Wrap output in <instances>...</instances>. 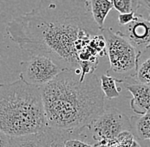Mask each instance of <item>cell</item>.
I'll use <instances>...</instances> for the list:
<instances>
[{"instance_id": "6da1fadb", "label": "cell", "mask_w": 150, "mask_h": 147, "mask_svg": "<svg viewBox=\"0 0 150 147\" xmlns=\"http://www.w3.org/2000/svg\"><path fill=\"white\" fill-rule=\"evenodd\" d=\"M6 32L23 53L46 55L63 69L83 75L94 73L107 53L88 0H39L37 7L9 21Z\"/></svg>"}, {"instance_id": "7a4b0ae2", "label": "cell", "mask_w": 150, "mask_h": 147, "mask_svg": "<svg viewBox=\"0 0 150 147\" xmlns=\"http://www.w3.org/2000/svg\"><path fill=\"white\" fill-rule=\"evenodd\" d=\"M39 89L47 127L69 139L91 127L105 110V95L95 73L66 69Z\"/></svg>"}, {"instance_id": "3957f363", "label": "cell", "mask_w": 150, "mask_h": 147, "mask_svg": "<svg viewBox=\"0 0 150 147\" xmlns=\"http://www.w3.org/2000/svg\"><path fill=\"white\" fill-rule=\"evenodd\" d=\"M46 128L39 88L21 79L0 85V131L14 137L38 134Z\"/></svg>"}, {"instance_id": "277c9868", "label": "cell", "mask_w": 150, "mask_h": 147, "mask_svg": "<svg viewBox=\"0 0 150 147\" xmlns=\"http://www.w3.org/2000/svg\"><path fill=\"white\" fill-rule=\"evenodd\" d=\"M102 33L106 40L107 54L110 63L108 72L112 71L120 75L135 73L137 60L136 49L125 38L111 28H103Z\"/></svg>"}, {"instance_id": "5b68a950", "label": "cell", "mask_w": 150, "mask_h": 147, "mask_svg": "<svg viewBox=\"0 0 150 147\" xmlns=\"http://www.w3.org/2000/svg\"><path fill=\"white\" fill-rule=\"evenodd\" d=\"M28 56L27 60L21 63L20 77L32 86L41 88L66 70L46 55L33 54Z\"/></svg>"}, {"instance_id": "8992f818", "label": "cell", "mask_w": 150, "mask_h": 147, "mask_svg": "<svg viewBox=\"0 0 150 147\" xmlns=\"http://www.w3.org/2000/svg\"><path fill=\"white\" fill-rule=\"evenodd\" d=\"M91 127L93 139L98 147H107L120 134L131 131L130 119L114 107L105 109Z\"/></svg>"}, {"instance_id": "52a82bcc", "label": "cell", "mask_w": 150, "mask_h": 147, "mask_svg": "<svg viewBox=\"0 0 150 147\" xmlns=\"http://www.w3.org/2000/svg\"><path fill=\"white\" fill-rule=\"evenodd\" d=\"M125 38L139 54L150 47V20L136 15L131 23L120 26L117 32Z\"/></svg>"}, {"instance_id": "ba28073f", "label": "cell", "mask_w": 150, "mask_h": 147, "mask_svg": "<svg viewBox=\"0 0 150 147\" xmlns=\"http://www.w3.org/2000/svg\"><path fill=\"white\" fill-rule=\"evenodd\" d=\"M126 89L132 99L131 108L137 115H142L150 110V83H125Z\"/></svg>"}, {"instance_id": "9c48e42d", "label": "cell", "mask_w": 150, "mask_h": 147, "mask_svg": "<svg viewBox=\"0 0 150 147\" xmlns=\"http://www.w3.org/2000/svg\"><path fill=\"white\" fill-rule=\"evenodd\" d=\"M131 133L138 139L150 141V110L142 114L131 117Z\"/></svg>"}, {"instance_id": "30bf717a", "label": "cell", "mask_w": 150, "mask_h": 147, "mask_svg": "<svg viewBox=\"0 0 150 147\" xmlns=\"http://www.w3.org/2000/svg\"><path fill=\"white\" fill-rule=\"evenodd\" d=\"M131 78L137 83H150V47L137 54L136 71Z\"/></svg>"}, {"instance_id": "8fae6325", "label": "cell", "mask_w": 150, "mask_h": 147, "mask_svg": "<svg viewBox=\"0 0 150 147\" xmlns=\"http://www.w3.org/2000/svg\"><path fill=\"white\" fill-rule=\"evenodd\" d=\"M38 135L39 147H66V141L70 139L64 134L48 127Z\"/></svg>"}, {"instance_id": "7c38bea8", "label": "cell", "mask_w": 150, "mask_h": 147, "mask_svg": "<svg viewBox=\"0 0 150 147\" xmlns=\"http://www.w3.org/2000/svg\"><path fill=\"white\" fill-rule=\"evenodd\" d=\"M92 16L101 30L108 15L113 8L112 0H88Z\"/></svg>"}, {"instance_id": "4fadbf2b", "label": "cell", "mask_w": 150, "mask_h": 147, "mask_svg": "<svg viewBox=\"0 0 150 147\" xmlns=\"http://www.w3.org/2000/svg\"><path fill=\"white\" fill-rule=\"evenodd\" d=\"M101 89L106 98L112 100L120 96V92L118 89L117 83H121L122 80H117L108 74H103L100 79Z\"/></svg>"}, {"instance_id": "5bb4252c", "label": "cell", "mask_w": 150, "mask_h": 147, "mask_svg": "<svg viewBox=\"0 0 150 147\" xmlns=\"http://www.w3.org/2000/svg\"><path fill=\"white\" fill-rule=\"evenodd\" d=\"M10 147H39L38 135L34 134L11 137Z\"/></svg>"}, {"instance_id": "9a60e30c", "label": "cell", "mask_w": 150, "mask_h": 147, "mask_svg": "<svg viewBox=\"0 0 150 147\" xmlns=\"http://www.w3.org/2000/svg\"><path fill=\"white\" fill-rule=\"evenodd\" d=\"M113 8L120 14L136 12L139 6L138 0H112Z\"/></svg>"}, {"instance_id": "2e32d148", "label": "cell", "mask_w": 150, "mask_h": 147, "mask_svg": "<svg viewBox=\"0 0 150 147\" xmlns=\"http://www.w3.org/2000/svg\"><path fill=\"white\" fill-rule=\"evenodd\" d=\"M135 140V136L131 131H125L111 141L107 147H131Z\"/></svg>"}, {"instance_id": "e0dca14e", "label": "cell", "mask_w": 150, "mask_h": 147, "mask_svg": "<svg viewBox=\"0 0 150 147\" xmlns=\"http://www.w3.org/2000/svg\"><path fill=\"white\" fill-rule=\"evenodd\" d=\"M136 17V12H131V13H124L120 14L118 16V20L120 23V26H125L131 21Z\"/></svg>"}, {"instance_id": "ac0fdd59", "label": "cell", "mask_w": 150, "mask_h": 147, "mask_svg": "<svg viewBox=\"0 0 150 147\" xmlns=\"http://www.w3.org/2000/svg\"><path fill=\"white\" fill-rule=\"evenodd\" d=\"M66 147H98L96 145H91L82 140H79L76 139H70L66 141Z\"/></svg>"}, {"instance_id": "d6986e66", "label": "cell", "mask_w": 150, "mask_h": 147, "mask_svg": "<svg viewBox=\"0 0 150 147\" xmlns=\"http://www.w3.org/2000/svg\"><path fill=\"white\" fill-rule=\"evenodd\" d=\"M11 136L0 131V147H10Z\"/></svg>"}, {"instance_id": "ffe728a7", "label": "cell", "mask_w": 150, "mask_h": 147, "mask_svg": "<svg viewBox=\"0 0 150 147\" xmlns=\"http://www.w3.org/2000/svg\"><path fill=\"white\" fill-rule=\"evenodd\" d=\"M139 1V6L147 9L150 12V0H138Z\"/></svg>"}, {"instance_id": "44dd1931", "label": "cell", "mask_w": 150, "mask_h": 147, "mask_svg": "<svg viewBox=\"0 0 150 147\" xmlns=\"http://www.w3.org/2000/svg\"><path fill=\"white\" fill-rule=\"evenodd\" d=\"M131 147H141V146L138 144V142L137 140H135L134 143H133V145L131 146Z\"/></svg>"}]
</instances>
